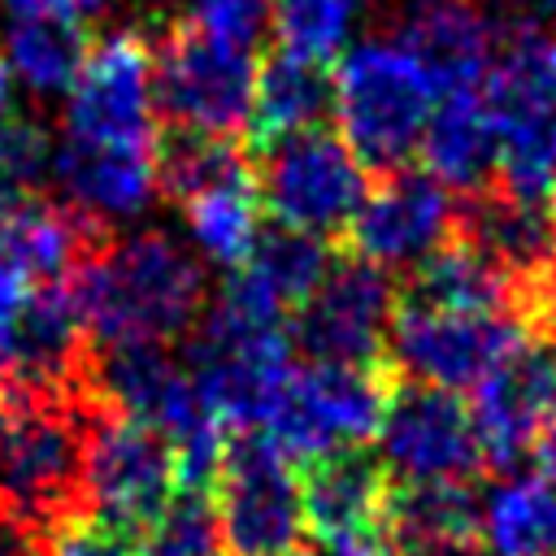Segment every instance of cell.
Wrapping results in <instances>:
<instances>
[{
	"label": "cell",
	"instance_id": "cell-40",
	"mask_svg": "<svg viewBox=\"0 0 556 556\" xmlns=\"http://www.w3.org/2000/svg\"><path fill=\"white\" fill-rule=\"evenodd\" d=\"M547 208H552V222H556V187L547 191Z\"/></svg>",
	"mask_w": 556,
	"mask_h": 556
},
{
	"label": "cell",
	"instance_id": "cell-11",
	"mask_svg": "<svg viewBox=\"0 0 556 556\" xmlns=\"http://www.w3.org/2000/svg\"><path fill=\"white\" fill-rule=\"evenodd\" d=\"M400 313V287L387 269L348 256L334 261L321 287L291 313V343L326 365H387V339Z\"/></svg>",
	"mask_w": 556,
	"mask_h": 556
},
{
	"label": "cell",
	"instance_id": "cell-21",
	"mask_svg": "<svg viewBox=\"0 0 556 556\" xmlns=\"http://www.w3.org/2000/svg\"><path fill=\"white\" fill-rule=\"evenodd\" d=\"M421 161H426V174H434L447 191L478 195L495 182L500 148L482 104V83L439 96L430 126L421 135Z\"/></svg>",
	"mask_w": 556,
	"mask_h": 556
},
{
	"label": "cell",
	"instance_id": "cell-34",
	"mask_svg": "<svg viewBox=\"0 0 556 556\" xmlns=\"http://www.w3.org/2000/svg\"><path fill=\"white\" fill-rule=\"evenodd\" d=\"M109 4L113 0H0V9L9 13V22L13 17H39V13H48V17H61V22H74V26L96 22Z\"/></svg>",
	"mask_w": 556,
	"mask_h": 556
},
{
	"label": "cell",
	"instance_id": "cell-17",
	"mask_svg": "<svg viewBox=\"0 0 556 556\" xmlns=\"http://www.w3.org/2000/svg\"><path fill=\"white\" fill-rule=\"evenodd\" d=\"M91 334L65 278L26 287L13 321V378L30 387H83Z\"/></svg>",
	"mask_w": 556,
	"mask_h": 556
},
{
	"label": "cell",
	"instance_id": "cell-1",
	"mask_svg": "<svg viewBox=\"0 0 556 556\" xmlns=\"http://www.w3.org/2000/svg\"><path fill=\"white\" fill-rule=\"evenodd\" d=\"M87 387L0 382V517L39 547L87 513Z\"/></svg>",
	"mask_w": 556,
	"mask_h": 556
},
{
	"label": "cell",
	"instance_id": "cell-8",
	"mask_svg": "<svg viewBox=\"0 0 556 556\" xmlns=\"http://www.w3.org/2000/svg\"><path fill=\"white\" fill-rule=\"evenodd\" d=\"M213 495L230 556H295L304 547L300 473L265 430H230Z\"/></svg>",
	"mask_w": 556,
	"mask_h": 556
},
{
	"label": "cell",
	"instance_id": "cell-35",
	"mask_svg": "<svg viewBox=\"0 0 556 556\" xmlns=\"http://www.w3.org/2000/svg\"><path fill=\"white\" fill-rule=\"evenodd\" d=\"M26 287L30 282L13 265H0V382L13 378V321H17V304Z\"/></svg>",
	"mask_w": 556,
	"mask_h": 556
},
{
	"label": "cell",
	"instance_id": "cell-27",
	"mask_svg": "<svg viewBox=\"0 0 556 556\" xmlns=\"http://www.w3.org/2000/svg\"><path fill=\"white\" fill-rule=\"evenodd\" d=\"M187 213V226H191V239L195 248L222 265V269H239L256 239H261V191H256V178H243V182H226V187H213L195 200L182 204Z\"/></svg>",
	"mask_w": 556,
	"mask_h": 556
},
{
	"label": "cell",
	"instance_id": "cell-20",
	"mask_svg": "<svg viewBox=\"0 0 556 556\" xmlns=\"http://www.w3.org/2000/svg\"><path fill=\"white\" fill-rule=\"evenodd\" d=\"M400 39L417 52L439 96L478 87L495 56V26L478 9V0H408Z\"/></svg>",
	"mask_w": 556,
	"mask_h": 556
},
{
	"label": "cell",
	"instance_id": "cell-30",
	"mask_svg": "<svg viewBox=\"0 0 556 556\" xmlns=\"http://www.w3.org/2000/svg\"><path fill=\"white\" fill-rule=\"evenodd\" d=\"M365 0H274V35L278 48L308 56V61H334L352 43V26Z\"/></svg>",
	"mask_w": 556,
	"mask_h": 556
},
{
	"label": "cell",
	"instance_id": "cell-13",
	"mask_svg": "<svg viewBox=\"0 0 556 556\" xmlns=\"http://www.w3.org/2000/svg\"><path fill=\"white\" fill-rule=\"evenodd\" d=\"M378 456L400 482H473L486 469L473 413L456 391L395 382L382 426Z\"/></svg>",
	"mask_w": 556,
	"mask_h": 556
},
{
	"label": "cell",
	"instance_id": "cell-28",
	"mask_svg": "<svg viewBox=\"0 0 556 556\" xmlns=\"http://www.w3.org/2000/svg\"><path fill=\"white\" fill-rule=\"evenodd\" d=\"M330 265L334 261H330L326 239L304 235V230H287V226H269V230H261L252 256L239 269H248L287 313H295L321 287Z\"/></svg>",
	"mask_w": 556,
	"mask_h": 556
},
{
	"label": "cell",
	"instance_id": "cell-19",
	"mask_svg": "<svg viewBox=\"0 0 556 556\" xmlns=\"http://www.w3.org/2000/svg\"><path fill=\"white\" fill-rule=\"evenodd\" d=\"M387 534L395 556H478L482 500L473 482H391Z\"/></svg>",
	"mask_w": 556,
	"mask_h": 556
},
{
	"label": "cell",
	"instance_id": "cell-15",
	"mask_svg": "<svg viewBox=\"0 0 556 556\" xmlns=\"http://www.w3.org/2000/svg\"><path fill=\"white\" fill-rule=\"evenodd\" d=\"M456 235L452 191L426 169H391L369 187L348 226L352 256L378 269H417Z\"/></svg>",
	"mask_w": 556,
	"mask_h": 556
},
{
	"label": "cell",
	"instance_id": "cell-4",
	"mask_svg": "<svg viewBox=\"0 0 556 556\" xmlns=\"http://www.w3.org/2000/svg\"><path fill=\"white\" fill-rule=\"evenodd\" d=\"M482 104L495 130V187L547 200L556 187V30L513 22L482 74Z\"/></svg>",
	"mask_w": 556,
	"mask_h": 556
},
{
	"label": "cell",
	"instance_id": "cell-38",
	"mask_svg": "<svg viewBox=\"0 0 556 556\" xmlns=\"http://www.w3.org/2000/svg\"><path fill=\"white\" fill-rule=\"evenodd\" d=\"M0 556H35V547L26 539H9V543H0Z\"/></svg>",
	"mask_w": 556,
	"mask_h": 556
},
{
	"label": "cell",
	"instance_id": "cell-41",
	"mask_svg": "<svg viewBox=\"0 0 556 556\" xmlns=\"http://www.w3.org/2000/svg\"><path fill=\"white\" fill-rule=\"evenodd\" d=\"M295 556H317V552H308V547H300V552H295Z\"/></svg>",
	"mask_w": 556,
	"mask_h": 556
},
{
	"label": "cell",
	"instance_id": "cell-3",
	"mask_svg": "<svg viewBox=\"0 0 556 556\" xmlns=\"http://www.w3.org/2000/svg\"><path fill=\"white\" fill-rule=\"evenodd\" d=\"M434 104L439 87L400 35H365L334 56L330 113L365 169H404L421 152Z\"/></svg>",
	"mask_w": 556,
	"mask_h": 556
},
{
	"label": "cell",
	"instance_id": "cell-10",
	"mask_svg": "<svg viewBox=\"0 0 556 556\" xmlns=\"http://www.w3.org/2000/svg\"><path fill=\"white\" fill-rule=\"evenodd\" d=\"M61 139L96 148H156V87L152 43L139 30L100 35L78 83L65 96Z\"/></svg>",
	"mask_w": 556,
	"mask_h": 556
},
{
	"label": "cell",
	"instance_id": "cell-12",
	"mask_svg": "<svg viewBox=\"0 0 556 556\" xmlns=\"http://www.w3.org/2000/svg\"><path fill=\"white\" fill-rule=\"evenodd\" d=\"M530 330L534 326L500 313H447L400 304L387 339V369L395 382H421L460 395L473 391L500 365V356Z\"/></svg>",
	"mask_w": 556,
	"mask_h": 556
},
{
	"label": "cell",
	"instance_id": "cell-6",
	"mask_svg": "<svg viewBox=\"0 0 556 556\" xmlns=\"http://www.w3.org/2000/svg\"><path fill=\"white\" fill-rule=\"evenodd\" d=\"M395 378L387 365H326L304 361L282 382L274 408L265 413V434L300 465L321 460L343 447H365L387 413Z\"/></svg>",
	"mask_w": 556,
	"mask_h": 556
},
{
	"label": "cell",
	"instance_id": "cell-7",
	"mask_svg": "<svg viewBox=\"0 0 556 556\" xmlns=\"http://www.w3.org/2000/svg\"><path fill=\"white\" fill-rule=\"evenodd\" d=\"M256 74V52L208 39L182 17L169 22L152 43L156 113H165L174 130H195L213 139L248 135Z\"/></svg>",
	"mask_w": 556,
	"mask_h": 556
},
{
	"label": "cell",
	"instance_id": "cell-33",
	"mask_svg": "<svg viewBox=\"0 0 556 556\" xmlns=\"http://www.w3.org/2000/svg\"><path fill=\"white\" fill-rule=\"evenodd\" d=\"M35 556H139V543L135 534L113 530L100 517H78L56 534H48L35 547Z\"/></svg>",
	"mask_w": 556,
	"mask_h": 556
},
{
	"label": "cell",
	"instance_id": "cell-9",
	"mask_svg": "<svg viewBox=\"0 0 556 556\" xmlns=\"http://www.w3.org/2000/svg\"><path fill=\"white\" fill-rule=\"evenodd\" d=\"M178 491V465L165 434L139 426L100 400L87 417V513L113 530L143 534Z\"/></svg>",
	"mask_w": 556,
	"mask_h": 556
},
{
	"label": "cell",
	"instance_id": "cell-26",
	"mask_svg": "<svg viewBox=\"0 0 556 556\" xmlns=\"http://www.w3.org/2000/svg\"><path fill=\"white\" fill-rule=\"evenodd\" d=\"M243 178H256V165L235 139H213L195 130H169L156 139V191H165L174 204Z\"/></svg>",
	"mask_w": 556,
	"mask_h": 556
},
{
	"label": "cell",
	"instance_id": "cell-24",
	"mask_svg": "<svg viewBox=\"0 0 556 556\" xmlns=\"http://www.w3.org/2000/svg\"><path fill=\"white\" fill-rule=\"evenodd\" d=\"M482 547L491 556H556V478L504 473L482 500Z\"/></svg>",
	"mask_w": 556,
	"mask_h": 556
},
{
	"label": "cell",
	"instance_id": "cell-36",
	"mask_svg": "<svg viewBox=\"0 0 556 556\" xmlns=\"http://www.w3.org/2000/svg\"><path fill=\"white\" fill-rule=\"evenodd\" d=\"M534 460H539V473L556 478V413H552V421L543 426V434L534 443Z\"/></svg>",
	"mask_w": 556,
	"mask_h": 556
},
{
	"label": "cell",
	"instance_id": "cell-23",
	"mask_svg": "<svg viewBox=\"0 0 556 556\" xmlns=\"http://www.w3.org/2000/svg\"><path fill=\"white\" fill-rule=\"evenodd\" d=\"M321 113H330V74L321 61L295 56L278 48L269 61H261L256 74V96H252V122L248 139L252 148L321 126Z\"/></svg>",
	"mask_w": 556,
	"mask_h": 556
},
{
	"label": "cell",
	"instance_id": "cell-29",
	"mask_svg": "<svg viewBox=\"0 0 556 556\" xmlns=\"http://www.w3.org/2000/svg\"><path fill=\"white\" fill-rule=\"evenodd\" d=\"M139 556H230L213 491L178 486L165 513L139 534Z\"/></svg>",
	"mask_w": 556,
	"mask_h": 556
},
{
	"label": "cell",
	"instance_id": "cell-31",
	"mask_svg": "<svg viewBox=\"0 0 556 556\" xmlns=\"http://www.w3.org/2000/svg\"><path fill=\"white\" fill-rule=\"evenodd\" d=\"M182 22H191L208 39L256 52L261 39L274 30V0H187Z\"/></svg>",
	"mask_w": 556,
	"mask_h": 556
},
{
	"label": "cell",
	"instance_id": "cell-18",
	"mask_svg": "<svg viewBox=\"0 0 556 556\" xmlns=\"http://www.w3.org/2000/svg\"><path fill=\"white\" fill-rule=\"evenodd\" d=\"M408 308H447V313H500L539 330L530 295L469 239L452 235L434 256H426L400 287Z\"/></svg>",
	"mask_w": 556,
	"mask_h": 556
},
{
	"label": "cell",
	"instance_id": "cell-37",
	"mask_svg": "<svg viewBox=\"0 0 556 556\" xmlns=\"http://www.w3.org/2000/svg\"><path fill=\"white\" fill-rule=\"evenodd\" d=\"M13 70H9V61H4V52H0V126L13 117Z\"/></svg>",
	"mask_w": 556,
	"mask_h": 556
},
{
	"label": "cell",
	"instance_id": "cell-42",
	"mask_svg": "<svg viewBox=\"0 0 556 556\" xmlns=\"http://www.w3.org/2000/svg\"><path fill=\"white\" fill-rule=\"evenodd\" d=\"M478 556H482V552H478Z\"/></svg>",
	"mask_w": 556,
	"mask_h": 556
},
{
	"label": "cell",
	"instance_id": "cell-16",
	"mask_svg": "<svg viewBox=\"0 0 556 556\" xmlns=\"http://www.w3.org/2000/svg\"><path fill=\"white\" fill-rule=\"evenodd\" d=\"M456 235L486 252L530 295L543 330V295L556 274V222L547 200H526L504 187H486L469 195V204L460 208Z\"/></svg>",
	"mask_w": 556,
	"mask_h": 556
},
{
	"label": "cell",
	"instance_id": "cell-14",
	"mask_svg": "<svg viewBox=\"0 0 556 556\" xmlns=\"http://www.w3.org/2000/svg\"><path fill=\"white\" fill-rule=\"evenodd\" d=\"M469 413L486 469L517 473L521 460L534 456V443L556 413V339L547 330L521 334L473 387Z\"/></svg>",
	"mask_w": 556,
	"mask_h": 556
},
{
	"label": "cell",
	"instance_id": "cell-2",
	"mask_svg": "<svg viewBox=\"0 0 556 556\" xmlns=\"http://www.w3.org/2000/svg\"><path fill=\"white\" fill-rule=\"evenodd\" d=\"M91 348L169 343L195 326L204 308V269L161 230L104 243L65 274Z\"/></svg>",
	"mask_w": 556,
	"mask_h": 556
},
{
	"label": "cell",
	"instance_id": "cell-5",
	"mask_svg": "<svg viewBox=\"0 0 556 556\" xmlns=\"http://www.w3.org/2000/svg\"><path fill=\"white\" fill-rule=\"evenodd\" d=\"M261 208L287 226L317 239L348 235L352 217L369 195L361 156L343 143L339 130L308 126L282 139H269L252 152Z\"/></svg>",
	"mask_w": 556,
	"mask_h": 556
},
{
	"label": "cell",
	"instance_id": "cell-25",
	"mask_svg": "<svg viewBox=\"0 0 556 556\" xmlns=\"http://www.w3.org/2000/svg\"><path fill=\"white\" fill-rule=\"evenodd\" d=\"M91 39L83 26L61 17H13L4 30V61L17 83H26L35 96H70L87 65Z\"/></svg>",
	"mask_w": 556,
	"mask_h": 556
},
{
	"label": "cell",
	"instance_id": "cell-39",
	"mask_svg": "<svg viewBox=\"0 0 556 556\" xmlns=\"http://www.w3.org/2000/svg\"><path fill=\"white\" fill-rule=\"evenodd\" d=\"M539 9H543V13L552 17V22H556V0H539Z\"/></svg>",
	"mask_w": 556,
	"mask_h": 556
},
{
	"label": "cell",
	"instance_id": "cell-22",
	"mask_svg": "<svg viewBox=\"0 0 556 556\" xmlns=\"http://www.w3.org/2000/svg\"><path fill=\"white\" fill-rule=\"evenodd\" d=\"M52 174L70 191V204L91 217H130L156 191V148H96L61 139L52 152Z\"/></svg>",
	"mask_w": 556,
	"mask_h": 556
},
{
	"label": "cell",
	"instance_id": "cell-32",
	"mask_svg": "<svg viewBox=\"0 0 556 556\" xmlns=\"http://www.w3.org/2000/svg\"><path fill=\"white\" fill-rule=\"evenodd\" d=\"M52 139L39 122L30 117H9L0 126V191L9 195H30L35 182L52 169Z\"/></svg>",
	"mask_w": 556,
	"mask_h": 556
}]
</instances>
